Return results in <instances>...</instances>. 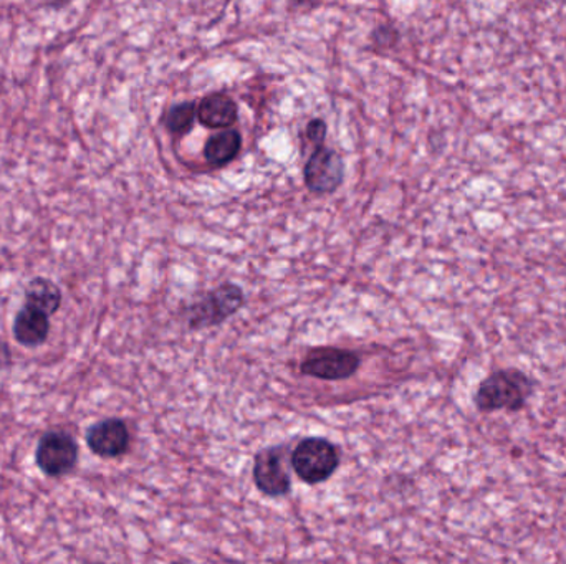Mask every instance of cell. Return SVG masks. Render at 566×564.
<instances>
[{"instance_id":"1","label":"cell","mask_w":566,"mask_h":564,"mask_svg":"<svg viewBox=\"0 0 566 564\" xmlns=\"http://www.w3.org/2000/svg\"><path fill=\"white\" fill-rule=\"evenodd\" d=\"M535 393L534 377L518 368H504L489 374L474 394L479 413L492 414L499 411L521 413Z\"/></svg>"},{"instance_id":"2","label":"cell","mask_w":566,"mask_h":564,"mask_svg":"<svg viewBox=\"0 0 566 564\" xmlns=\"http://www.w3.org/2000/svg\"><path fill=\"white\" fill-rule=\"evenodd\" d=\"M339 450L332 440L305 437L290 456L293 472L302 482L318 486L335 476L339 467Z\"/></svg>"},{"instance_id":"3","label":"cell","mask_w":566,"mask_h":564,"mask_svg":"<svg viewBox=\"0 0 566 564\" xmlns=\"http://www.w3.org/2000/svg\"><path fill=\"white\" fill-rule=\"evenodd\" d=\"M245 295L239 285L224 284L216 290L196 301L189 307L188 327L191 330H202V328L219 327L226 320L238 313L244 305Z\"/></svg>"},{"instance_id":"4","label":"cell","mask_w":566,"mask_h":564,"mask_svg":"<svg viewBox=\"0 0 566 564\" xmlns=\"http://www.w3.org/2000/svg\"><path fill=\"white\" fill-rule=\"evenodd\" d=\"M78 444L65 430H49L40 437L35 449V464L43 476L59 479L78 464Z\"/></svg>"},{"instance_id":"5","label":"cell","mask_w":566,"mask_h":564,"mask_svg":"<svg viewBox=\"0 0 566 564\" xmlns=\"http://www.w3.org/2000/svg\"><path fill=\"white\" fill-rule=\"evenodd\" d=\"M361 360L355 351L342 348H313L300 364V371L305 376L323 381L349 380L358 373Z\"/></svg>"},{"instance_id":"6","label":"cell","mask_w":566,"mask_h":564,"mask_svg":"<svg viewBox=\"0 0 566 564\" xmlns=\"http://www.w3.org/2000/svg\"><path fill=\"white\" fill-rule=\"evenodd\" d=\"M285 454L286 447L283 446L268 447L255 454L252 469L255 487L271 499H281L292 490V479L285 467Z\"/></svg>"},{"instance_id":"7","label":"cell","mask_w":566,"mask_h":564,"mask_svg":"<svg viewBox=\"0 0 566 564\" xmlns=\"http://www.w3.org/2000/svg\"><path fill=\"white\" fill-rule=\"evenodd\" d=\"M303 179L315 194H332L345 181V161L333 149L318 146L306 161Z\"/></svg>"},{"instance_id":"8","label":"cell","mask_w":566,"mask_h":564,"mask_svg":"<svg viewBox=\"0 0 566 564\" xmlns=\"http://www.w3.org/2000/svg\"><path fill=\"white\" fill-rule=\"evenodd\" d=\"M86 446L102 459H118L128 453L132 434L125 421L109 417L93 424L86 430Z\"/></svg>"},{"instance_id":"9","label":"cell","mask_w":566,"mask_h":564,"mask_svg":"<svg viewBox=\"0 0 566 564\" xmlns=\"http://www.w3.org/2000/svg\"><path fill=\"white\" fill-rule=\"evenodd\" d=\"M50 317L30 305H22L13 320V337L17 343L27 348H36L49 340Z\"/></svg>"},{"instance_id":"10","label":"cell","mask_w":566,"mask_h":564,"mask_svg":"<svg viewBox=\"0 0 566 564\" xmlns=\"http://www.w3.org/2000/svg\"><path fill=\"white\" fill-rule=\"evenodd\" d=\"M198 118L209 129L231 128L239 118L238 103L224 93H212L199 103Z\"/></svg>"},{"instance_id":"11","label":"cell","mask_w":566,"mask_h":564,"mask_svg":"<svg viewBox=\"0 0 566 564\" xmlns=\"http://www.w3.org/2000/svg\"><path fill=\"white\" fill-rule=\"evenodd\" d=\"M62 298V290L56 287L55 281L45 277L33 278L23 291V304L43 311L49 317L60 310Z\"/></svg>"},{"instance_id":"12","label":"cell","mask_w":566,"mask_h":564,"mask_svg":"<svg viewBox=\"0 0 566 564\" xmlns=\"http://www.w3.org/2000/svg\"><path fill=\"white\" fill-rule=\"evenodd\" d=\"M242 148V136L238 129H224L211 136L205 146L206 161L214 168H222L238 158Z\"/></svg>"},{"instance_id":"13","label":"cell","mask_w":566,"mask_h":564,"mask_svg":"<svg viewBox=\"0 0 566 564\" xmlns=\"http://www.w3.org/2000/svg\"><path fill=\"white\" fill-rule=\"evenodd\" d=\"M198 116V106L192 102L171 106L165 115V126L172 135L185 136L191 131Z\"/></svg>"},{"instance_id":"14","label":"cell","mask_w":566,"mask_h":564,"mask_svg":"<svg viewBox=\"0 0 566 564\" xmlns=\"http://www.w3.org/2000/svg\"><path fill=\"white\" fill-rule=\"evenodd\" d=\"M305 135L315 148L325 145L326 123L319 118L312 119V121L306 125Z\"/></svg>"},{"instance_id":"15","label":"cell","mask_w":566,"mask_h":564,"mask_svg":"<svg viewBox=\"0 0 566 564\" xmlns=\"http://www.w3.org/2000/svg\"><path fill=\"white\" fill-rule=\"evenodd\" d=\"M373 40H375L376 45L391 46L398 42V32H396L395 26L379 25L378 29L373 32Z\"/></svg>"},{"instance_id":"16","label":"cell","mask_w":566,"mask_h":564,"mask_svg":"<svg viewBox=\"0 0 566 564\" xmlns=\"http://www.w3.org/2000/svg\"><path fill=\"white\" fill-rule=\"evenodd\" d=\"M9 361H10L9 348H7V344L3 343L2 338H0V370H2V368H6L7 364H9Z\"/></svg>"},{"instance_id":"17","label":"cell","mask_w":566,"mask_h":564,"mask_svg":"<svg viewBox=\"0 0 566 564\" xmlns=\"http://www.w3.org/2000/svg\"><path fill=\"white\" fill-rule=\"evenodd\" d=\"M73 0H42L43 6L49 7L52 10H62L63 7L72 3Z\"/></svg>"},{"instance_id":"18","label":"cell","mask_w":566,"mask_h":564,"mask_svg":"<svg viewBox=\"0 0 566 564\" xmlns=\"http://www.w3.org/2000/svg\"><path fill=\"white\" fill-rule=\"evenodd\" d=\"M290 2H293V3H308V2H313V0H290Z\"/></svg>"}]
</instances>
